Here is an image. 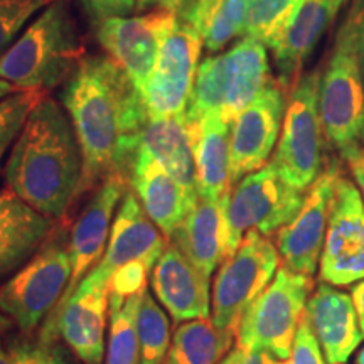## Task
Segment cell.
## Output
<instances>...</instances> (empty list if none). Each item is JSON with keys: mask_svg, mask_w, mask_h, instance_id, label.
<instances>
[{"mask_svg": "<svg viewBox=\"0 0 364 364\" xmlns=\"http://www.w3.org/2000/svg\"><path fill=\"white\" fill-rule=\"evenodd\" d=\"M75 127L83 176L78 196L110 176L130 181L149 112L142 91L108 56H85L61 93Z\"/></svg>", "mask_w": 364, "mask_h": 364, "instance_id": "obj_1", "label": "cell"}, {"mask_svg": "<svg viewBox=\"0 0 364 364\" xmlns=\"http://www.w3.org/2000/svg\"><path fill=\"white\" fill-rule=\"evenodd\" d=\"M83 157L66 108L46 97L27 117L6 166L7 189L41 215L59 220L78 198Z\"/></svg>", "mask_w": 364, "mask_h": 364, "instance_id": "obj_2", "label": "cell"}, {"mask_svg": "<svg viewBox=\"0 0 364 364\" xmlns=\"http://www.w3.org/2000/svg\"><path fill=\"white\" fill-rule=\"evenodd\" d=\"M85 48L73 21L70 2L56 0L26 27L0 56V80L19 90H49L75 75Z\"/></svg>", "mask_w": 364, "mask_h": 364, "instance_id": "obj_3", "label": "cell"}, {"mask_svg": "<svg viewBox=\"0 0 364 364\" xmlns=\"http://www.w3.org/2000/svg\"><path fill=\"white\" fill-rule=\"evenodd\" d=\"M312 279L287 267L250 304L241 317L236 341L243 351H262L289 361L295 334L306 314Z\"/></svg>", "mask_w": 364, "mask_h": 364, "instance_id": "obj_4", "label": "cell"}, {"mask_svg": "<svg viewBox=\"0 0 364 364\" xmlns=\"http://www.w3.org/2000/svg\"><path fill=\"white\" fill-rule=\"evenodd\" d=\"M321 70L304 73L290 93L272 164L290 186L307 191L324 171L326 130L318 110Z\"/></svg>", "mask_w": 364, "mask_h": 364, "instance_id": "obj_5", "label": "cell"}, {"mask_svg": "<svg viewBox=\"0 0 364 364\" xmlns=\"http://www.w3.org/2000/svg\"><path fill=\"white\" fill-rule=\"evenodd\" d=\"M306 191L290 186L273 164L245 176L231 189L226 204V257L233 255L248 231L279 233L299 215Z\"/></svg>", "mask_w": 364, "mask_h": 364, "instance_id": "obj_6", "label": "cell"}, {"mask_svg": "<svg viewBox=\"0 0 364 364\" xmlns=\"http://www.w3.org/2000/svg\"><path fill=\"white\" fill-rule=\"evenodd\" d=\"M65 233L48 240L39 252L0 285V312L21 331L31 332L61 300L71 279V260Z\"/></svg>", "mask_w": 364, "mask_h": 364, "instance_id": "obj_7", "label": "cell"}, {"mask_svg": "<svg viewBox=\"0 0 364 364\" xmlns=\"http://www.w3.org/2000/svg\"><path fill=\"white\" fill-rule=\"evenodd\" d=\"M318 110L327 140L343 156L359 147L364 125V83L348 19L341 26L331 59L321 76Z\"/></svg>", "mask_w": 364, "mask_h": 364, "instance_id": "obj_8", "label": "cell"}, {"mask_svg": "<svg viewBox=\"0 0 364 364\" xmlns=\"http://www.w3.org/2000/svg\"><path fill=\"white\" fill-rule=\"evenodd\" d=\"M275 245L258 231H248L238 250L218 268L211 292V321L218 329L238 332L250 304L267 289L279 270Z\"/></svg>", "mask_w": 364, "mask_h": 364, "instance_id": "obj_9", "label": "cell"}, {"mask_svg": "<svg viewBox=\"0 0 364 364\" xmlns=\"http://www.w3.org/2000/svg\"><path fill=\"white\" fill-rule=\"evenodd\" d=\"M203 36L196 27L177 16V21L159 53L144 98L149 118L186 117L193 97Z\"/></svg>", "mask_w": 364, "mask_h": 364, "instance_id": "obj_10", "label": "cell"}, {"mask_svg": "<svg viewBox=\"0 0 364 364\" xmlns=\"http://www.w3.org/2000/svg\"><path fill=\"white\" fill-rule=\"evenodd\" d=\"M177 21V14L150 11L139 16L107 17L95 24L98 43L136 88L147 90L164 41Z\"/></svg>", "mask_w": 364, "mask_h": 364, "instance_id": "obj_11", "label": "cell"}, {"mask_svg": "<svg viewBox=\"0 0 364 364\" xmlns=\"http://www.w3.org/2000/svg\"><path fill=\"white\" fill-rule=\"evenodd\" d=\"M321 280L334 287L364 279V203L351 181L339 176L321 255Z\"/></svg>", "mask_w": 364, "mask_h": 364, "instance_id": "obj_12", "label": "cell"}, {"mask_svg": "<svg viewBox=\"0 0 364 364\" xmlns=\"http://www.w3.org/2000/svg\"><path fill=\"white\" fill-rule=\"evenodd\" d=\"M110 311V285L86 275L76 292L56 316L46 318L39 343H53L58 336L85 364H102L107 346L105 329Z\"/></svg>", "mask_w": 364, "mask_h": 364, "instance_id": "obj_13", "label": "cell"}, {"mask_svg": "<svg viewBox=\"0 0 364 364\" xmlns=\"http://www.w3.org/2000/svg\"><path fill=\"white\" fill-rule=\"evenodd\" d=\"M287 110V93L270 81L230 125V179L238 184L245 176L267 166L279 140Z\"/></svg>", "mask_w": 364, "mask_h": 364, "instance_id": "obj_14", "label": "cell"}, {"mask_svg": "<svg viewBox=\"0 0 364 364\" xmlns=\"http://www.w3.org/2000/svg\"><path fill=\"white\" fill-rule=\"evenodd\" d=\"M339 176V166L332 162L307 189L299 215L277 233V250L289 270L307 277L316 273Z\"/></svg>", "mask_w": 364, "mask_h": 364, "instance_id": "obj_15", "label": "cell"}, {"mask_svg": "<svg viewBox=\"0 0 364 364\" xmlns=\"http://www.w3.org/2000/svg\"><path fill=\"white\" fill-rule=\"evenodd\" d=\"M129 186L130 181L127 177L110 176L98 186L90 201L86 203L85 209L73 226L70 240H68L71 260L70 284L48 318L61 311L63 306L75 295L81 280L102 260L108 238H110L113 215L129 191Z\"/></svg>", "mask_w": 364, "mask_h": 364, "instance_id": "obj_16", "label": "cell"}, {"mask_svg": "<svg viewBox=\"0 0 364 364\" xmlns=\"http://www.w3.org/2000/svg\"><path fill=\"white\" fill-rule=\"evenodd\" d=\"M166 247L167 238L145 215L134 191L129 189L113 220L110 238L102 260L88 275L110 285L112 277L132 262H145L152 268L156 267Z\"/></svg>", "mask_w": 364, "mask_h": 364, "instance_id": "obj_17", "label": "cell"}, {"mask_svg": "<svg viewBox=\"0 0 364 364\" xmlns=\"http://www.w3.org/2000/svg\"><path fill=\"white\" fill-rule=\"evenodd\" d=\"M209 280L171 241L150 272L154 295L177 324L211 317Z\"/></svg>", "mask_w": 364, "mask_h": 364, "instance_id": "obj_18", "label": "cell"}, {"mask_svg": "<svg viewBox=\"0 0 364 364\" xmlns=\"http://www.w3.org/2000/svg\"><path fill=\"white\" fill-rule=\"evenodd\" d=\"M306 316L327 364H346L364 339L351 295L321 284L307 300Z\"/></svg>", "mask_w": 364, "mask_h": 364, "instance_id": "obj_19", "label": "cell"}, {"mask_svg": "<svg viewBox=\"0 0 364 364\" xmlns=\"http://www.w3.org/2000/svg\"><path fill=\"white\" fill-rule=\"evenodd\" d=\"M348 0H302L280 43L272 49L279 68V83L292 91L302 76V68L318 39L332 26Z\"/></svg>", "mask_w": 364, "mask_h": 364, "instance_id": "obj_20", "label": "cell"}, {"mask_svg": "<svg viewBox=\"0 0 364 364\" xmlns=\"http://www.w3.org/2000/svg\"><path fill=\"white\" fill-rule=\"evenodd\" d=\"M54 230V220L41 215L11 189H0V282L21 270Z\"/></svg>", "mask_w": 364, "mask_h": 364, "instance_id": "obj_21", "label": "cell"}, {"mask_svg": "<svg viewBox=\"0 0 364 364\" xmlns=\"http://www.w3.org/2000/svg\"><path fill=\"white\" fill-rule=\"evenodd\" d=\"M230 194L221 199L198 198L193 209L169 238L193 265L211 279L226 258V204Z\"/></svg>", "mask_w": 364, "mask_h": 364, "instance_id": "obj_22", "label": "cell"}, {"mask_svg": "<svg viewBox=\"0 0 364 364\" xmlns=\"http://www.w3.org/2000/svg\"><path fill=\"white\" fill-rule=\"evenodd\" d=\"M130 188L145 215L154 221L167 241L193 209L181 186L147 150L139 147L130 172Z\"/></svg>", "mask_w": 364, "mask_h": 364, "instance_id": "obj_23", "label": "cell"}, {"mask_svg": "<svg viewBox=\"0 0 364 364\" xmlns=\"http://www.w3.org/2000/svg\"><path fill=\"white\" fill-rule=\"evenodd\" d=\"M196 162L199 198L221 199L231 193L230 125L221 113H209L198 124H188Z\"/></svg>", "mask_w": 364, "mask_h": 364, "instance_id": "obj_24", "label": "cell"}, {"mask_svg": "<svg viewBox=\"0 0 364 364\" xmlns=\"http://www.w3.org/2000/svg\"><path fill=\"white\" fill-rule=\"evenodd\" d=\"M140 147L152 156L184 191L188 201H198L196 162L186 117H167L149 120Z\"/></svg>", "mask_w": 364, "mask_h": 364, "instance_id": "obj_25", "label": "cell"}, {"mask_svg": "<svg viewBox=\"0 0 364 364\" xmlns=\"http://www.w3.org/2000/svg\"><path fill=\"white\" fill-rule=\"evenodd\" d=\"M225 63L226 93L221 118L231 125L272 81L267 46L257 39L243 38L225 54Z\"/></svg>", "mask_w": 364, "mask_h": 364, "instance_id": "obj_26", "label": "cell"}, {"mask_svg": "<svg viewBox=\"0 0 364 364\" xmlns=\"http://www.w3.org/2000/svg\"><path fill=\"white\" fill-rule=\"evenodd\" d=\"M236 334L218 329L211 317L182 322L172 336L164 364H218L226 358Z\"/></svg>", "mask_w": 364, "mask_h": 364, "instance_id": "obj_27", "label": "cell"}, {"mask_svg": "<svg viewBox=\"0 0 364 364\" xmlns=\"http://www.w3.org/2000/svg\"><path fill=\"white\" fill-rule=\"evenodd\" d=\"M142 292L129 297L110 294L105 364H142L139 334H136V309Z\"/></svg>", "mask_w": 364, "mask_h": 364, "instance_id": "obj_28", "label": "cell"}, {"mask_svg": "<svg viewBox=\"0 0 364 364\" xmlns=\"http://www.w3.org/2000/svg\"><path fill=\"white\" fill-rule=\"evenodd\" d=\"M161 304L145 289L136 309L140 363L164 364L171 348V322Z\"/></svg>", "mask_w": 364, "mask_h": 364, "instance_id": "obj_29", "label": "cell"}, {"mask_svg": "<svg viewBox=\"0 0 364 364\" xmlns=\"http://www.w3.org/2000/svg\"><path fill=\"white\" fill-rule=\"evenodd\" d=\"M302 0H247L243 38L260 41L275 49L292 22Z\"/></svg>", "mask_w": 364, "mask_h": 364, "instance_id": "obj_30", "label": "cell"}, {"mask_svg": "<svg viewBox=\"0 0 364 364\" xmlns=\"http://www.w3.org/2000/svg\"><path fill=\"white\" fill-rule=\"evenodd\" d=\"M225 71V54H215L199 63L193 97L186 110L188 124H198L209 113H221L226 93Z\"/></svg>", "mask_w": 364, "mask_h": 364, "instance_id": "obj_31", "label": "cell"}, {"mask_svg": "<svg viewBox=\"0 0 364 364\" xmlns=\"http://www.w3.org/2000/svg\"><path fill=\"white\" fill-rule=\"evenodd\" d=\"M247 0H221L203 31L204 48L209 53H220L226 44L245 34Z\"/></svg>", "mask_w": 364, "mask_h": 364, "instance_id": "obj_32", "label": "cell"}, {"mask_svg": "<svg viewBox=\"0 0 364 364\" xmlns=\"http://www.w3.org/2000/svg\"><path fill=\"white\" fill-rule=\"evenodd\" d=\"M48 93L38 90H21L0 100V172L4 157L19 136L31 110Z\"/></svg>", "mask_w": 364, "mask_h": 364, "instance_id": "obj_33", "label": "cell"}, {"mask_svg": "<svg viewBox=\"0 0 364 364\" xmlns=\"http://www.w3.org/2000/svg\"><path fill=\"white\" fill-rule=\"evenodd\" d=\"M53 2L56 0H0V56Z\"/></svg>", "mask_w": 364, "mask_h": 364, "instance_id": "obj_34", "label": "cell"}, {"mask_svg": "<svg viewBox=\"0 0 364 364\" xmlns=\"http://www.w3.org/2000/svg\"><path fill=\"white\" fill-rule=\"evenodd\" d=\"M152 272V267L145 262H132L124 268H120L110 280V294H118L129 297V295L140 294L147 289V275Z\"/></svg>", "mask_w": 364, "mask_h": 364, "instance_id": "obj_35", "label": "cell"}, {"mask_svg": "<svg viewBox=\"0 0 364 364\" xmlns=\"http://www.w3.org/2000/svg\"><path fill=\"white\" fill-rule=\"evenodd\" d=\"M290 363L292 364H326L322 359L321 344L314 334L311 324H309V318L304 314L302 321L295 334L294 346H292V354H290Z\"/></svg>", "mask_w": 364, "mask_h": 364, "instance_id": "obj_36", "label": "cell"}, {"mask_svg": "<svg viewBox=\"0 0 364 364\" xmlns=\"http://www.w3.org/2000/svg\"><path fill=\"white\" fill-rule=\"evenodd\" d=\"M16 364H68L53 343L12 346Z\"/></svg>", "mask_w": 364, "mask_h": 364, "instance_id": "obj_37", "label": "cell"}, {"mask_svg": "<svg viewBox=\"0 0 364 364\" xmlns=\"http://www.w3.org/2000/svg\"><path fill=\"white\" fill-rule=\"evenodd\" d=\"M81 6L95 26L107 17L130 16L135 12L136 0H81Z\"/></svg>", "mask_w": 364, "mask_h": 364, "instance_id": "obj_38", "label": "cell"}, {"mask_svg": "<svg viewBox=\"0 0 364 364\" xmlns=\"http://www.w3.org/2000/svg\"><path fill=\"white\" fill-rule=\"evenodd\" d=\"M346 19L351 24L354 46H356L358 65L364 83V0H354Z\"/></svg>", "mask_w": 364, "mask_h": 364, "instance_id": "obj_39", "label": "cell"}, {"mask_svg": "<svg viewBox=\"0 0 364 364\" xmlns=\"http://www.w3.org/2000/svg\"><path fill=\"white\" fill-rule=\"evenodd\" d=\"M220 2L221 0H189V4L184 7V11L179 16L191 22L203 36V31L208 24L209 17H211L213 11H215Z\"/></svg>", "mask_w": 364, "mask_h": 364, "instance_id": "obj_40", "label": "cell"}, {"mask_svg": "<svg viewBox=\"0 0 364 364\" xmlns=\"http://www.w3.org/2000/svg\"><path fill=\"white\" fill-rule=\"evenodd\" d=\"M188 4H189V0H136L135 12L144 14L147 11H156V9H161V11H169V12H174L179 16Z\"/></svg>", "mask_w": 364, "mask_h": 364, "instance_id": "obj_41", "label": "cell"}, {"mask_svg": "<svg viewBox=\"0 0 364 364\" xmlns=\"http://www.w3.org/2000/svg\"><path fill=\"white\" fill-rule=\"evenodd\" d=\"M344 159L348 161L354 181H356V184L359 186V189L363 191V196H364V149L361 147L354 149L351 152L346 154Z\"/></svg>", "mask_w": 364, "mask_h": 364, "instance_id": "obj_42", "label": "cell"}, {"mask_svg": "<svg viewBox=\"0 0 364 364\" xmlns=\"http://www.w3.org/2000/svg\"><path fill=\"white\" fill-rule=\"evenodd\" d=\"M351 299L358 314V322L361 327V332L364 336V279L353 284L351 287Z\"/></svg>", "mask_w": 364, "mask_h": 364, "instance_id": "obj_43", "label": "cell"}, {"mask_svg": "<svg viewBox=\"0 0 364 364\" xmlns=\"http://www.w3.org/2000/svg\"><path fill=\"white\" fill-rule=\"evenodd\" d=\"M9 327V318L0 312V364H16V359H14L12 348H7L4 344V334H6Z\"/></svg>", "mask_w": 364, "mask_h": 364, "instance_id": "obj_44", "label": "cell"}, {"mask_svg": "<svg viewBox=\"0 0 364 364\" xmlns=\"http://www.w3.org/2000/svg\"><path fill=\"white\" fill-rule=\"evenodd\" d=\"M279 359L262 351H245L243 364H277Z\"/></svg>", "mask_w": 364, "mask_h": 364, "instance_id": "obj_45", "label": "cell"}, {"mask_svg": "<svg viewBox=\"0 0 364 364\" xmlns=\"http://www.w3.org/2000/svg\"><path fill=\"white\" fill-rule=\"evenodd\" d=\"M243 361H245V351L241 348H238V346H236L233 351L228 353L226 358L218 364H243Z\"/></svg>", "mask_w": 364, "mask_h": 364, "instance_id": "obj_46", "label": "cell"}, {"mask_svg": "<svg viewBox=\"0 0 364 364\" xmlns=\"http://www.w3.org/2000/svg\"><path fill=\"white\" fill-rule=\"evenodd\" d=\"M17 91H21L19 88H17V86L11 85L6 80H0V100L7 98L9 95H12V93H17Z\"/></svg>", "mask_w": 364, "mask_h": 364, "instance_id": "obj_47", "label": "cell"}, {"mask_svg": "<svg viewBox=\"0 0 364 364\" xmlns=\"http://www.w3.org/2000/svg\"><path fill=\"white\" fill-rule=\"evenodd\" d=\"M356 364H364V346H363V349H361V351H359V354H358Z\"/></svg>", "mask_w": 364, "mask_h": 364, "instance_id": "obj_48", "label": "cell"}, {"mask_svg": "<svg viewBox=\"0 0 364 364\" xmlns=\"http://www.w3.org/2000/svg\"><path fill=\"white\" fill-rule=\"evenodd\" d=\"M359 142L364 145V125H363V130H361V136H359Z\"/></svg>", "mask_w": 364, "mask_h": 364, "instance_id": "obj_49", "label": "cell"}]
</instances>
